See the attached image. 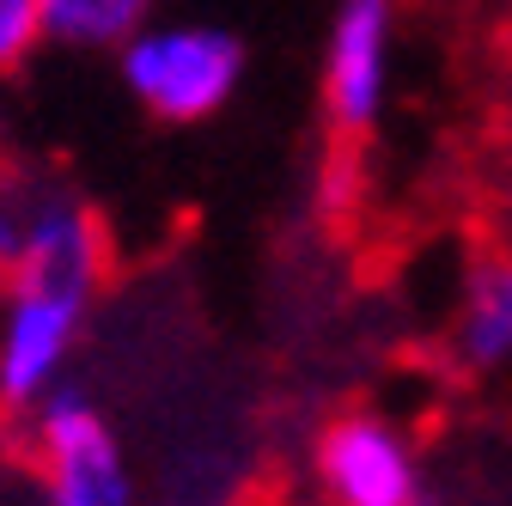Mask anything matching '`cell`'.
Wrapping results in <instances>:
<instances>
[{
  "label": "cell",
  "mask_w": 512,
  "mask_h": 506,
  "mask_svg": "<svg viewBox=\"0 0 512 506\" xmlns=\"http://www.w3.org/2000/svg\"><path fill=\"white\" fill-rule=\"evenodd\" d=\"M244 43L226 25L208 19H147L116 49V74L153 122L189 129V122L220 116L244 86Z\"/></svg>",
  "instance_id": "7a4b0ae2"
},
{
  "label": "cell",
  "mask_w": 512,
  "mask_h": 506,
  "mask_svg": "<svg viewBox=\"0 0 512 506\" xmlns=\"http://www.w3.org/2000/svg\"><path fill=\"white\" fill-rule=\"evenodd\" d=\"M25 427L43 464L49 506H135L128 446L80 385H61L37 415H25Z\"/></svg>",
  "instance_id": "277c9868"
},
{
  "label": "cell",
  "mask_w": 512,
  "mask_h": 506,
  "mask_svg": "<svg viewBox=\"0 0 512 506\" xmlns=\"http://www.w3.org/2000/svg\"><path fill=\"white\" fill-rule=\"evenodd\" d=\"M445 360L464 378H512V244L470 257L445 318Z\"/></svg>",
  "instance_id": "8992f818"
},
{
  "label": "cell",
  "mask_w": 512,
  "mask_h": 506,
  "mask_svg": "<svg viewBox=\"0 0 512 506\" xmlns=\"http://www.w3.org/2000/svg\"><path fill=\"white\" fill-rule=\"evenodd\" d=\"M37 43H43L37 0H0V68H13V61H25Z\"/></svg>",
  "instance_id": "ba28073f"
},
{
  "label": "cell",
  "mask_w": 512,
  "mask_h": 506,
  "mask_svg": "<svg viewBox=\"0 0 512 506\" xmlns=\"http://www.w3.org/2000/svg\"><path fill=\"white\" fill-rule=\"evenodd\" d=\"M311 482L324 506H421L439 488L421 439L384 409H342L317 427Z\"/></svg>",
  "instance_id": "3957f363"
},
{
  "label": "cell",
  "mask_w": 512,
  "mask_h": 506,
  "mask_svg": "<svg viewBox=\"0 0 512 506\" xmlns=\"http://www.w3.org/2000/svg\"><path fill=\"white\" fill-rule=\"evenodd\" d=\"M153 13L159 0H37L43 43L74 55H116Z\"/></svg>",
  "instance_id": "52a82bcc"
},
{
  "label": "cell",
  "mask_w": 512,
  "mask_h": 506,
  "mask_svg": "<svg viewBox=\"0 0 512 506\" xmlns=\"http://www.w3.org/2000/svg\"><path fill=\"white\" fill-rule=\"evenodd\" d=\"M397 92V0H336L324 61H317V98L330 129L360 141L372 135Z\"/></svg>",
  "instance_id": "5b68a950"
},
{
  "label": "cell",
  "mask_w": 512,
  "mask_h": 506,
  "mask_svg": "<svg viewBox=\"0 0 512 506\" xmlns=\"http://www.w3.org/2000/svg\"><path fill=\"white\" fill-rule=\"evenodd\" d=\"M104 275L19 269L0 281V415H37L74 378Z\"/></svg>",
  "instance_id": "6da1fadb"
}]
</instances>
